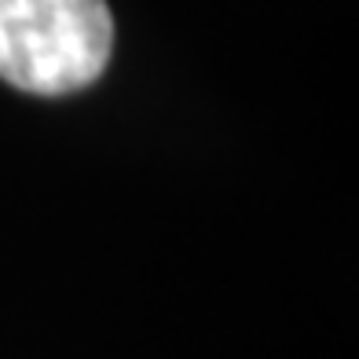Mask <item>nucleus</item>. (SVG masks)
<instances>
[{"label": "nucleus", "mask_w": 359, "mask_h": 359, "mask_svg": "<svg viewBox=\"0 0 359 359\" xmlns=\"http://www.w3.org/2000/svg\"><path fill=\"white\" fill-rule=\"evenodd\" d=\"M107 0H0V77L34 95H70L107 70Z\"/></svg>", "instance_id": "1"}]
</instances>
